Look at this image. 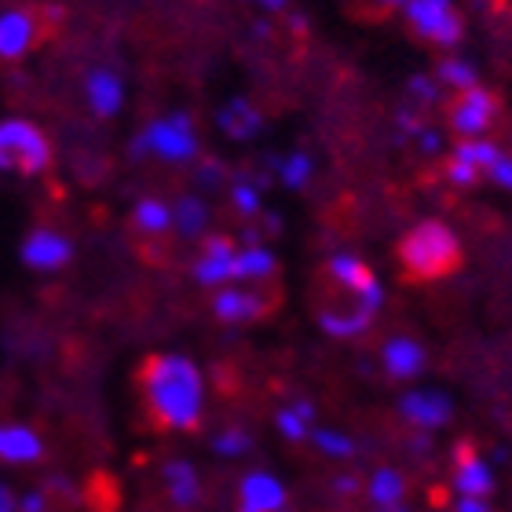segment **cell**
<instances>
[{
	"instance_id": "6da1fadb",
	"label": "cell",
	"mask_w": 512,
	"mask_h": 512,
	"mask_svg": "<svg viewBox=\"0 0 512 512\" xmlns=\"http://www.w3.org/2000/svg\"><path fill=\"white\" fill-rule=\"evenodd\" d=\"M139 384H143V399L161 428H176V432L198 428L205 410V377L187 355H150L139 370Z\"/></svg>"
},
{
	"instance_id": "7a4b0ae2",
	"label": "cell",
	"mask_w": 512,
	"mask_h": 512,
	"mask_svg": "<svg viewBox=\"0 0 512 512\" xmlns=\"http://www.w3.org/2000/svg\"><path fill=\"white\" fill-rule=\"evenodd\" d=\"M399 267L410 282H436L461 267V242L443 220H421L399 242Z\"/></svg>"
},
{
	"instance_id": "3957f363",
	"label": "cell",
	"mask_w": 512,
	"mask_h": 512,
	"mask_svg": "<svg viewBox=\"0 0 512 512\" xmlns=\"http://www.w3.org/2000/svg\"><path fill=\"white\" fill-rule=\"evenodd\" d=\"M52 165V143L26 118L0 121V172L37 176Z\"/></svg>"
},
{
	"instance_id": "277c9868",
	"label": "cell",
	"mask_w": 512,
	"mask_h": 512,
	"mask_svg": "<svg viewBox=\"0 0 512 512\" xmlns=\"http://www.w3.org/2000/svg\"><path fill=\"white\" fill-rule=\"evenodd\" d=\"M132 158H154L161 161H191L198 154V136H194V125H191V114H169V118H158L150 121L136 139H132V147H128Z\"/></svg>"
},
{
	"instance_id": "5b68a950",
	"label": "cell",
	"mask_w": 512,
	"mask_h": 512,
	"mask_svg": "<svg viewBox=\"0 0 512 512\" xmlns=\"http://www.w3.org/2000/svg\"><path fill=\"white\" fill-rule=\"evenodd\" d=\"M406 22L410 30L428 44H439V48H454L465 33V22H461L454 0H406Z\"/></svg>"
},
{
	"instance_id": "8992f818",
	"label": "cell",
	"mask_w": 512,
	"mask_h": 512,
	"mask_svg": "<svg viewBox=\"0 0 512 512\" xmlns=\"http://www.w3.org/2000/svg\"><path fill=\"white\" fill-rule=\"evenodd\" d=\"M498 114H502V103H498V96H494V92H487V88H480V85L458 92V96H454V103L447 107L450 128H454L461 139H480L483 132L498 121Z\"/></svg>"
},
{
	"instance_id": "52a82bcc",
	"label": "cell",
	"mask_w": 512,
	"mask_h": 512,
	"mask_svg": "<svg viewBox=\"0 0 512 512\" xmlns=\"http://www.w3.org/2000/svg\"><path fill=\"white\" fill-rule=\"evenodd\" d=\"M330 278L341 289H348V293L359 300V308H363V311H370V315H377V311H381L384 289H381V282H377L374 271H370L359 256H352V253L330 256Z\"/></svg>"
},
{
	"instance_id": "ba28073f",
	"label": "cell",
	"mask_w": 512,
	"mask_h": 512,
	"mask_svg": "<svg viewBox=\"0 0 512 512\" xmlns=\"http://www.w3.org/2000/svg\"><path fill=\"white\" fill-rule=\"evenodd\" d=\"M19 256L30 271H63L74 256V246H70V238H63L52 227H33L30 235L22 238Z\"/></svg>"
},
{
	"instance_id": "9c48e42d",
	"label": "cell",
	"mask_w": 512,
	"mask_h": 512,
	"mask_svg": "<svg viewBox=\"0 0 512 512\" xmlns=\"http://www.w3.org/2000/svg\"><path fill=\"white\" fill-rule=\"evenodd\" d=\"M286 498V483L271 472H246L238 483V512H282Z\"/></svg>"
},
{
	"instance_id": "30bf717a",
	"label": "cell",
	"mask_w": 512,
	"mask_h": 512,
	"mask_svg": "<svg viewBox=\"0 0 512 512\" xmlns=\"http://www.w3.org/2000/svg\"><path fill=\"white\" fill-rule=\"evenodd\" d=\"M399 414L421 432H436L454 417V403L443 392H406L399 399Z\"/></svg>"
},
{
	"instance_id": "8fae6325",
	"label": "cell",
	"mask_w": 512,
	"mask_h": 512,
	"mask_svg": "<svg viewBox=\"0 0 512 512\" xmlns=\"http://www.w3.org/2000/svg\"><path fill=\"white\" fill-rule=\"evenodd\" d=\"M454 491L458 498H487L494 491V476L491 465L472 450V443H458L454 450Z\"/></svg>"
},
{
	"instance_id": "7c38bea8",
	"label": "cell",
	"mask_w": 512,
	"mask_h": 512,
	"mask_svg": "<svg viewBox=\"0 0 512 512\" xmlns=\"http://www.w3.org/2000/svg\"><path fill=\"white\" fill-rule=\"evenodd\" d=\"M235 253H238L235 242L227 235L205 238L202 256H198V264H194V278L209 289L227 286V282H231V271H235Z\"/></svg>"
},
{
	"instance_id": "4fadbf2b",
	"label": "cell",
	"mask_w": 512,
	"mask_h": 512,
	"mask_svg": "<svg viewBox=\"0 0 512 512\" xmlns=\"http://www.w3.org/2000/svg\"><path fill=\"white\" fill-rule=\"evenodd\" d=\"M381 363H384V374L392 377V381H410V377H417L425 370L428 355L414 337H392L381 348Z\"/></svg>"
},
{
	"instance_id": "5bb4252c",
	"label": "cell",
	"mask_w": 512,
	"mask_h": 512,
	"mask_svg": "<svg viewBox=\"0 0 512 512\" xmlns=\"http://www.w3.org/2000/svg\"><path fill=\"white\" fill-rule=\"evenodd\" d=\"M37 41V19L30 11H4L0 15V59H22Z\"/></svg>"
},
{
	"instance_id": "9a60e30c",
	"label": "cell",
	"mask_w": 512,
	"mask_h": 512,
	"mask_svg": "<svg viewBox=\"0 0 512 512\" xmlns=\"http://www.w3.org/2000/svg\"><path fill=\"white\" fill-rule=\"evenodd\" d=\"M44 443L30 425H0V461L4 465H33L41 461Z\"/></svg>"
},
{
	"instance_id": "2e32d148",
	"label": "cell",
	"mask_w": 512,
	"mask_h": 512,
	"mask_svg": "<svg viewBox=\"0 0 512 512\" xmlns=\"http://www.w3.org/2000/svg\"><path fill=\"white\" fill-rule=\"evenodd\" d=\"M85 92H88V107L99 118H114L121 110V103H125V85H121V77L114 70H92Z\"/></svg>"
},
{
	"instance_id": "e0dca14e",
	"label": "cell",
	"mask_w": 512,
	"mask_h": 512,
	"mask_svg": "<svg viewBox=\"0 0 512 512\" xmlns=\"http://www.w3.org/2000/svg\"><path fill=\"white\" fill-rule=\"evenodd\" d=\"M161 480H165V491H169L176 509H194L202 498V480H198V469L191 461H169L161 469Z\"/></svg>"
},
{
	"instance_id": "ac0fdd59",
	"label": "cell",
	"mask_w": 512,
	"mask_h": 512,
	"mask_svg": "<svg viewBox=\"0 0 512 512\" xmlns=\"http://www.w3.org/2000/svg\"><path fill=\"white\" fill-rule=\"evenodd\" d=\"M213 311L220 322H253L267 311V304L249 289H220L213 297Z\"/></svg>"
},
{
	"instance_id": "d6986e66",
	"label": "cell",
	"mask_w": 512,
	"mask_h": 512,
	"mask_svg": "<svg viewBox=\"0 0 512 512\" xmlns=\"http://www.w3.org/2000/svg\"><path fill=\"white\" fill-rule=\"evenodd\" d=\"M216 125H220V132L231 139H238V143H246V139H253L260 128H264V118H260V110L249 103V99H231L220 114H216Z\"/></svg>"
},
{
	"instance_id": "ffe728a7",
	"label": "cell",
	"mask_w": 512,
	"mask_h": 512,
	"mask_svg": "<svg viewBox=\"0 0 512 512\" xmlns=\"http://www.w3.org/2000/svg\"><path fill=\"white\" fill-rule=\"evenodd\" d=\"M370 322H374V315L363 311L359 304H355V308H322L319 311V326L330 333V337H341V341L366 333L370 330Z\"/></svg>"
},
{
	"instance_id": "44dd1931",
	"label": "cell",
	"mask_w": 512,
	"mask_h": 512,
	"mask_svg": "<svg viewBox=\"0 0 512 512\" xmlns=\"http://www.w3.org/2000/svg\"><path fill=\"white\" fill-rule=\"evenodd\" d=\"M275 275V253L264 246H246L235 253V271L231 278L235 282H260V278Z\"/></svg>"
},
{
	"instance_id": "7402d4cb",
	"label": "cell",
	"mask_w": 512,
	"mask_h": 512,
	"mask_svg": "<svg viewBox=\"0 0 512 512\" xmlns=\"http://www.w3.org/2000/svg\"><path fill=\"white\" fill-rule=\"evenodd\" d=\"M366 498L377 505V509H392V505H403L406 498V480L403 472L395 469H377L366 483Z\"/></svg>"
},
{
	"instance_id": "603a6c76",
	"label": "cell",
	"mask_w": 512,
	"mask_h": 512,
	"mask_svg": "<svg viewBox=\"0 0 512 512\" xmlns=\"http://www.w3.org/2000/svg\"><path fill=\"white\" fill-rule=\"evenodd\" d=\"M311 421H315V406L308 399H297L293 406H282L275 414L278 432L289 439V443H304L311 436Z\"/></svg>"
},
{
	"instance_id": "cb8c5ba5",
	"label": "cell",
	"mask_w": 512,
	"mask_h": 512,
	"mask_svg": "<svg viewBox=\"0 0 512 512\" xmlns=\"http://www.w3.org/2000/svg\"><path fill=\"white\" fill-rule=\"evenodd\" d=\"M172 224H176V231H180L183 238H198L205 227H209V209H205L202 198L187 194V198H180L176 209H172Z\"/></svg>"
},
{
	"instance_id": "d4e9b609",
	"label": "cell",
	"mask_w": 512,
	"mask_h": 512,
	"mask_svg": "<svg viewBox=\"0 0 512 512\" xmlns=\"http://www.w3.org/2000/svg\"><path fill=\"white\" fill-rule=\"evenodd\" d=\"M132 224L143 231V235H161L172 227V209L161 198H139L136 209H132Z\"/></svg>"
},
{
	"instance_id": "484cf974",
	"label": "cell",
	"mask_w": 512,
	"mask_h": 512,
	"mask_svg": "<svg viewBox=\"0 0 512 512\" xmlns=\"http://www.w3.org/2000/svg\"><path fill=\"white\" fill-rule=\"evenodd\" d=\"M450 158L465 161V165H472L476 172H483V176H487V169L502 158V150H498V143H491V139H461Z\"/></svg>"
},
{
	"instance_id": "4316f807",
	"label": "cell",
	"mask_w": 512,
	"mask_h": 512,
	"mask_svg": "<svg viewBox=\"0 0 512 512\" xmlns=\"http://www.w3.org/2000/svg\"><path fill=\"white\" fill-rule=\"evenodd\" d=\"M436 81L439 85L454 88V92H465V88H476L480 77H476V66L465 63V59H443L436 66Z\"/></svg>"
},
{
	"instance_id": "83f0119b",
	"label": "cell",
	"mask_w": 512,
	"mask_h": 512,
	"mask_svg": "<svg viewBox=\"0 0 512 512\" xmlns=\"http://www.w3.org/2000/svg\"><path fill=\"white\" fill-rule=\"evenodd\" d=\"M271 165L278 169V180L286 183L289 191H300V187H304V183L311 180V169H315V165H311V158L304 154V150H297V154H289V158H275Z\"/></svg>"
},
{
	"instance_id": "f1b7e54d",
	"label": "cell",
	"mask_w": 512,
	"mask_h": 512,
	"mask_svg": "<svg viewBox=\"0 0 512 512\" xmlns=\"http://www.w3.org/2000/svg\"><path fill=\"white\" fill-rule=\"evenodd\" d=\"M311 439H315V447H319L326 458H352V454H355L352 436L333 432V428H315V432H311Z\"/></svg>"
},
{
	"instance_id": "f546056e",
	"label": "cell",
	"mask_w": 512,
	"mask_h": 512,
	"mask_svg": "<svg viewBox=\"0 0 512 512\" xmlns=\"http://www.w3.org/2000/svg\"><path fill=\"white\" fill-rule=\"evenodd\" d=\"M249 447H253V439H249V432H242V428H224V432L213 439V450L220 458H242Z\"/></svg>"
},
{
	"instance_id": "4dcf8cb0",
	"label": "cell",
	"mask_w": 512,
	"mask_h": 512,
	"mask_svg": "<svg viewBox=\"0 0 512 512\" xmlns=\"http://www.w3.org/2000/svg\"><path fill=\"white\" fill-rule=\"evenodd\" d=\"M443 180L450 183V187H476V183L483 180V172H476L472 165H465V161L450 158L447 165H443Z\"/></svg>"
},
{
	"instance_id": "1f68e13d",
	"label": "cell",
	"mask_w": 512,
	"mask_h": 512,
	"mask_svg": "<svg viewBox=\"0 0 512 512\" xmlns=\"http://www.w3.org/2000/svg\"><path fill=\"white\" fill-rule=\"evenodd\" d=\"M231 202H235V209L242 216H256L260 213V191H256V183L242 180L231 187Z\"/></svg>"
},
{
	"instance_id": "d6a6232c",
	"label": "cell",
	"mask_w": 512,
	"mask_h": 512,
	"mask_svg": "<svg viewBox=\"0 0 512 512\" xmlns=\"http://www.w3.org/2000/svg\"><path fill=\"white\" fill-rule=\"evenodd\" d=\"M406 88H410V96H414L421 107H436V103H439V81H436V77L417 74V77H410V85H406Z\"/></svg>"
},
{
	"instance_id": "836d02e7",
	"label": "cell",
	"mask_w": 512,
	"mask_h": 512,
	"mask_svg": "<svg viewBox=\"0 0 512 512\" xmlns=\"http://www.w3.org/2000/svg\"><path fill=\"white\" fill-rule=\"evenodd\" d=\"M421 128H425V118H421L414 107L399 110V132H403L406 139H417V132H421Z\"/></svg>"
},
{
	"instance_id": "e575fe53",
	"label": "cell",
	"mask_w": 512,
	"mask_h": 512,
	"mask_svg": "<svg viewBox=\"0 0 512 512\" xmlns=\"http://www.w3.org/2000/svg\"><path fill=\"white\" fill-rule=\"evenodd\" d=\"M487 176H491L494 183H498V187H505V191H512V158H498L491 165V169H487Z\"/></svg>"
},
{
	"instance_id": "d590c367",
	"label": "cell",
	"mask_w": 512,
	"mask_h": 512,
	"mask_svg": "<svg viewBox=\"0 0 512 512\" xmlns=\"http://www.w3.org/2000/svg\"><path fill=\"white\" fill-rule=\"evenodd\" d=\"M417 147H421V154H439V150H443V136H439L436 128H421V132H417Z\"/></svg>"
},
{
	"instance_id": "8d00e7d4",
	"label": "cell",
	"mask_w": 512,
	"mask_h": 512,
	"mask_svg": "<svg viewBox=\"0 0 512 512\" xmlns=\"http://www.w3.org/2000/svg\"><path fill=\"white\" fill-rule=\"evenodd\" d=\"M44 509H48V502H44L41 491H26L19 502H15V512H44Z\"/></svg>"
},
{
	"instance_id": "74e56055",
	"label": "cell",
	"mask_w": 512,
	"mask_h": 512,
	"mask_svg": "<svg viewBox=\"0 0 512 512\" xmlns=\"http://www.w3.org/2000/svg\"><path fill=\"white\" fill-rule=\"evenodd\" d=\"M454 512H491V505H487V498H458Z\"/></svg>"
},
{
	"instance_id": "f35d334b",
	"label": "cell",
	"mask_w": 512,
	"mask_h": 512,
	"mask_svg": "<svg viewBox=\"0 0 512 512\" xmlns=\"http://www.w3.org/2000/svg\"><path fill=\"white\" fill-rule=\"evenodd\" d=\"M15 502H19L15 491H11L8 483H0V512H15Z\"/></svg>"
},
{
	"instance_id": "ab89813d",
	"label": "cell",
	"mask_w": 512,
	"mask_h": 512,
	"mask_svg": "<svg viewBox=\"0 0 512 512\" xmlns=\"http://www.w3.org/2000/svg\"><path fill=\"white\" fill-rule=\"evenodd\" d=\"M202 183L205 187H216V183H220V165H216V161L202 165Z\"/></svg>"
},
{
	"instance_id": "60d3db41",
	"label": "cell",
	"mask_w": 512,
	"mask_h": 512,
	"mask_svg": "<svg viewBox=\"0 0 512 512\" xmlns=\"http://www.w3.org/2000/svg\"><path fill=\"white\" fill-rule=\"evenodd\" d=\"M333 487H337V491H341V494H352L355 487H359V483H355V476H341V480L333 483Z\"/></svg>"
},
{
	"instance_id": "b9f144b4",
	"label": "cell",
	"mask_w": 512,
	"mask_h": 512,
	"mask_svg": "<svg viewBox=\"0 0 512 512\" xmlns=\"http://www.w3.org/2000/svg\"><path fill=\"white\" fill-rule=\"evenodd\" d=\"M256 4H264L267 11H282V8H286V0H256Z\"/></svg>"
},
{
	"instance_id": "7bdbcfd3",
	"label": "cell",
	"mask_w": 512,
	"mask_h": 512,
	"mask_svg": "<svg viewBox=\"0 0 512 512\" xmlns=\"http://www.w3.org/2000/svg\"><path fill=\"white\" fill-rule=\"evenodd\" d=\"M377 512H406V509H399V505H392V509H377Z\"/></svg>"
}]
</instances>
